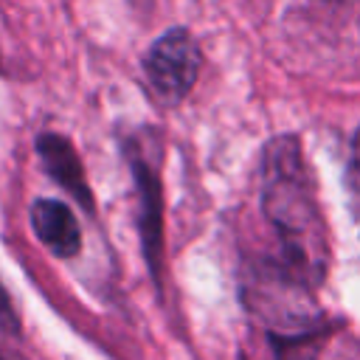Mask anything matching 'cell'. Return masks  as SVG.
Returning a JSON list of instances; mask_svg holds the SVG:
<instances>
[{
    "instance_id": "ba28073f",
    "label": "cell",
    "mask_w": 360,
    "mask_h": 360,
    "mask_svg": "<svg viewBox=\"0 0 360 360\" xmlns=\"http://www.w3.org/2000/svg\"><path fill=\"white\" fill-rule=\"evenodd\" d=\"M332 3H343V0H332Z\"/></svg>"
},
{
    "instance_id": "3957f363",
    "label": "cell",
    "mask_w": 360,
    "mask_h": 360,
    "mask_svg": "<svg viewBox=\"0 0 360 360\" xmlns=\"http://www.w3.org/2000/svg\"><path fill=\"white\" fill-rule=\"evenodd\" d=\"M31 225L34 233L45 242L53 256H76L82 248V231L73 211L59 200H37L31 205Z\"/></svg>"
},
{
    "instance_id": "6da1fadb",
    "label": "cell",
    "mask_w": 360,
    "mask_h": 360,
    "mask_svg": "<svg viewBox=\"0 0 360 360\" xmlns=\"http://www.w3.org/2000/svg\"><path fill=\"white\" fill-rule=\"evenodd\" d=\"M262 208L281 242L284 270L304 284L318 281L326 270V231L301 146L292 135H278L264 149Z\"/></svg>"
},
{
    "instance_id": "5b68a950",
    "label": "cell",
    "mask_w": 360,
    "mask_h": 360,
    "mask_svg": "<svg viewBox=\"0 0 360 360\" xmlns=\"http://www.w3.org/2000/svg\"><path fill=\"white\" fill-rule=\"evenodd\" d=\"M138 186H141V200H143V214H141V233H143V245L149 259L155 262V250H160V205H158V183L152 177V172L138 163Z\"/></svg>"
},
{
    "instance_id": "8992f818",
    "label": "cell",
    "mask_w": 360,
    "mask_h": 360,
    "mask_svg": "<svg viewBox=\"0 0 360 360\" xmlns=\"http://www.w3.org/2000/svg\"><path fill=\"white\" fill-rule=\"evenodd\" d=\"M0 326H8L11 332L17 329V321H14V315H11V307H8L6 295H3V290H0Z\"/></svg>"
},
{
    "instance_id": "277c9868",
    "label": "cell",
    "mask_w": 360,
    "mask_h": 360,
    "mask_svg": "<svg viewBox=\"0 0 360 360\" xmlns=\"http://www.w3.org/2000/svg\"><path fill=\"white\" fill-rule=\"evenodd\" d=\"M37 149H39V158H42L45 172H48L59 186H65L84 208H90V205H93V194H90L87 186H84L82 163H79V155H76V149L70 146V141H65V138H59V135H53V132H45V135H39Z\"/></svg>"
},
{
    "instance_id": "52a82bcc",
    "label": "cell",
    "mask_w": 360,
    "mask_h": 360,
    "mask_svg": "<svg viewBox=\"0 0 360 360\" xmlns=\"http://www.w3.org/2000/svg\"><path fill=\"white\" fill-rule=\"evenodd\" d=\"M0 360H25V357H20V354H14V352H6V349H0Z\"/></svg>"
},
{
    "instance_id": "7a4b0ae2",
    "label": "cell",
    "mask_w": 360,
    "mask_h": 360,
    "mask_svg": "<svg viewBox=\"0 0 360 360\" xmlns=\"http://www.w3.org/2000/svg\"><path fill=\"white\" fill-rule=\"evenodd\" d=\"M202 68L197 39L186 28H169L143 56V73L152 93L163 104H177L188 96Z\"/></svg>"
}]
</instances>
